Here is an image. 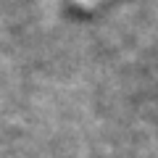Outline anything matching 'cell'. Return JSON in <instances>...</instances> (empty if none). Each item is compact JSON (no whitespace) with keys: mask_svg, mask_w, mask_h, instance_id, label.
I'll return each mask as SVG.
<instances>
[{"mask_svg":"<svg viewBox=\"0 0 158 158\" xmlns=\"http://www.w3.org/2000/svg\"><path fill=\"white\" fill-rule=\"evenodd\" d=\"M87 3H90V6H95V3H103V0H87Z\"/></svg>","mask_w":158,"mask_h":158,"instance_id":"cell-1","label":"cell"}]
</instances>
